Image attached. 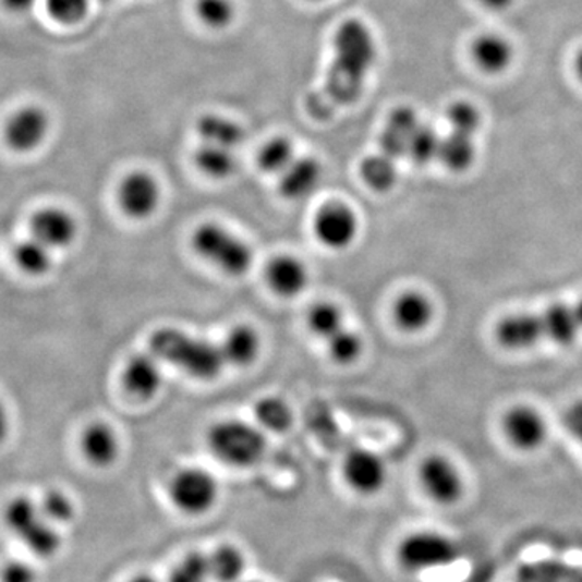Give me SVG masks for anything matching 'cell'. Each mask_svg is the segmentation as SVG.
I'll return each mask as SVG.
<instances>
[{
  "instance_id": "6da1fadb",
  "label": "cell",
  "mask_w": 582,
  "mask_h": 582,
  "mask_svg": "<svg viewBox=\"0 0 582 582\" xmlns=\"http://www.w3.org/2000/svg\"><path fill=\"white\" fill-rule=\"evenodd\" d=\"M376 60L377 41L369 25L356 16L341 22L334 35L332 60L323 86L307 97V113L323 122L356 102Z\"/></svg>"
},
{
  "instance_id": "7a4b0ae2",
  "label": "cell",
  "mask_w": 582,
  "mask_h": 582,
  "mask_svg": "<svg viewBox=\"0 0 582 582\" xmlns=\"http://www.w3.org/2000/svg\"><path fill=\"white\" fill-rule=\"evenodd\" d=\"M582 332V298L574 304H555L538 314L505 317L495 329L507 350H524L541 341L571 344Z\"/></svg>"
},
{
  "instance_id": "3957f363",
  "label": "cell",
  "mask_w": 582,
  "mask_h": 582,
  "mask_svg": "<svg viewBox=\"0 0 582 582\" xmlns=\"http://www.w3.org/2000/svg\"><path fill=\"white\" fill-rule=\"evenodd\" d=\"M149 350L156 360L167 361L199 380L219 377L226 366L222 350L210 341L196 339L173 327L156 330L149 339Z\"/></svg>"
},
{
  "instance_id": "277c9868",
  "label": "cell",
  "mask_w": 582,
  "mask_h": 582,
  "mask_svg": "<svg viewBox=\"0 0 582 582\" xmlns=\"http://www.w3.org/2000/svg\"><path fill=\"white\" fill-rule=\"evenodd\" d=\"M2 521L5 530L36 560H52L63 550V531L45 518L39 510L38 498L32 495L10 498L3 507Z\"/></svg>"
},
{
  "instance_id": "5b68a950",
  "label": "cell",
  "mask_w": 582,
  "mask_h": 582,
  "mask_svg": "<svg viewBox=\"0 0 582 582\" xmlns=\"http://www.w3.org/2000/svg\"><path fill=\"white\" fill-rule=\"evenodd\" d=\"M210 451L217 460L232 468H251L263 460L267 450L264 434L242 421H222L207 436Z\"/></svg>"
},
{
  "instance_id": "8992f818",
  "label": "cell",
  "mask_w": 582,
  "mask_h": 582,
  "mask_svg": "<svg viewBox=\"0 0 582 582\" xmlns=\"http://www.w3.org/2000/svg\"><path fill=\"white\" fill-rule=\"evenodd\" d=\"M193 247L207 263L230 277H242L253 266V251L235 233L217 223H203L193 233Z\"/></svg>"
},
{
  "instance_id": "52a82bcc",
  "label": "cell",
  "mask_w": 582,
  "mask_h": 582,
  "mask_svg": "<svg viewBox=\"0 0 582 582\" xmlns=\"http://www.w3.org/2000/svg\"><path fill=\"white\" fill-rule=\"evenodd\" d=\"M397 558L408 573H424L457 563L461 558V548L445 534L420 531L400 542Z\"/></svg>"
},
{
  "instance_id": "ba28073f",
  "label": "cell",
  "mask_w": 582,
  "mask_h": 582,
  "mask_svg": "<svg viewBox=\"0 0 582 582\" xmlns=\"http://www.w3.org/2000/svg\"><path fill=\"white\" fill-rule=\"evenodd\" d=\"M169 497L173 507L186 517H203L217 504L219 484L207 471L186 468L170 481Z\"/></svg>"
},
{
  "instance_id": "9c48e42d",
  "label": "cell",
  "mask_w": 582,
  "mask_h": 582,
  "mask_svg": "<svg viewBox=\"0 0 582 582\" xmlns=\"http://www.w3.org/2000/svg\"><path fill=\"white\" fill-rule=\"evenodd\" d=\"M29 235L52 251L65 250L78 237V222L65 207L45 206L29 219Z\"/></svg>"
},
{
  "instance_id": "30bf717a",
  "label": "cell",
  "mask_w": 582,
  "mask_h": 582,
  "mask_svg": "<svg viewBox=\"0 0 582 582\" xmlns=\"http://www.w3.org/2000/svg\"><path fill=\"white\" fill-rule=\"evenodd\" d=\"M356 214L343 203H329L320 207L314 219V233L317 240L329 250H347L356 240Z\"/></svg>"
},
{
  "instance_id": "8fae6325",
  "label": "cell",
  "mask_w": 582,
  "mask_h": 582,
  "mask_svg": "<svg viewBox=\"0 0 582 582\" xmlns=\"http://www.w3.org/2000/svg\"><path fill=\"white\" fill-rule=\"evenodd\" d=\"M117 199L126 217L133 220H145L159 207V182L146 170H135L120 183Z\"/></svg>"
},
{
  "instance_id": "7c38bea8",
  "label": "cell",
  "mask_w": 582,
  "mask_h": 582,
  "mask_svg": "<svg viewBox=\"0 0 582 582\" xmlns=\"http://www.w3.org/2000/svg\"><path fill=\"white\" fill-rule=\"evenodd\" d=\"M49 133V117L39 107L16 110L3 130L7 146L15 153H32L45 143Z\"/></svg>"
},
{
  "instance_id": "4fadbf2b",
  "label": "cell",
  "mask_w": 582,
  "mask_h": 582,
  "mask_svg": "<svg viewBox=\"0 0 582 582\" xmlns=\"http://www.w3.org/2000/svg\"><path fill=\"white\" fill-rule=\"evenodd\" d=\"M420 481L424 492L440 505H453L463 495L460 471L448 458L433 454L421 464Z\"/></svg>"
},
{
  "instance_id": "5bb4252c",
  "label": "cell",
  "mask_w": 582,
  "mask_h": 582,
  "mask_svg": "<svg viewBox=\"0 0 582 582\" xmlns=\"http://www.w3.org/2000/svg\"><path fill=\"white\" fill-rule=\"evenodd\" d=\"M343 477L356 494L374 495L387 483L386 463L374 451L357 448L344 458Z\"/></svg>"
},
{
  "instance_id": "9a60e30c",
  "label": "cell",
  "mask_w": 582,
  "mask_h": 582,
  "mask_svg": "<svg viewBox=\"0 0 582 582\" xmlns=\"http://www.w3.org/2000/svg\"><path fill=\"white\" fill-rule=\"evenodd\" d=\"M420 117L410 106H400L391 110L386 126L379 138L380 154L397 162L400 157L408 156L411 136L420 126Z\"/></svg>"
},
{
  "instance_id": "2e32d148",
  "label": "cell",
  "mask_w": 582,
  "mask_h": 582,
  "mask_svg": "<svg viewBox=\"0 0 582 582\" xmlns=\"http://www.w3.org/2000/svg\"><path fill=\"white\" fill-rule=\"evenodd\" d=\"M80 450L88 464L97 470H106L119 460L120 438L109 424L96 421L83 431Z\"/></svg>"
},
{
  "instance_id": "e0dca14e",
  "label": "cell",
  "mask_w": 582,
  "mask_h": 582,
  "mask_svg": "<svg viewBox=\"0 0 582 582\" xmlns=\"http://www.w3.org/2000/svg\"><path fill=\"white\" fill-rule=\"evenodd\" d=\"M504 431L508 440L524 451L541 447L547 437L544 417L530 407H514L508 411L504 420Z\"/></svg>"
},
{
  "instance_id": "ac0fdd59",
  "label": "cell",
  "mask_w": 582,
  "mask_h": 582,
  "mask_svg": "<svg viewBox=\"0 0 582 582\" xmlns=\"http://www.w3.org/2000/svg\"><path fill=\"white\" fill-rule=\"evenodd\" d=\"M122 383L136 400H153L162 386V373L153 354H135L123 367Z\"/></svg>"
},
{
  "instance_id": "d6986e66",
  "label": "cell",
  "mask_w": 582,
  "mask_h": 582,
  "mask_svg": "<svg viewBox=\"0 0 582 582\" xmlns=\"http://www.w3.org/2000/svg\"><path fill=\"white\" fill-rule=\"evenodd\" d=\"M266 279L270 290L283 298L303 293L310 280L306 266L293 256H277L267 264Z\"/></svg>"
},
{
  "instance_id": "ffe728a7",
  "label": "cell",
  "mask_w": 582,
  "mask_h": 582,
  "mask_svg": "<svg viewBox=\"0 0 582 582\" xmlns=\"http://www.w3.org/2000/svg\"><path fill=\"white\" fill-rule=\"evenodd\" d=\"M323 177V167L314 157H298L280 175L279 189L287 199H304L316 192Z\"/></svg>"
},
{
  "instance_id": "44dd1931",
  "label": "cell",
  "mask_w": 582,
  "mask_h": 582,
  "mask_svg": "<svg viewBox=\"0 0 582 582\" xmlns=\"http://www.w3.org/2000/svg\"><path fill=\"white\" fill-rule=\"evenodd\" d=\"M433 317V303L420 291H407L395 301L393 319L403 332H421L429 326Z\"/></svg>"
},
{
  "instance_id": "7402d4cb",
  "label": "cell",
  "mask_w": 582,
  "mask_h": 582,
  "mask_svg": "<svg viewBox=\"0 0 582 582\" xmlns=\"http://www.w3.org/2000/svg\"><path fill=\"white\" fill-rule=\"evenodd\" d=\"M197 135L201 142L207 145L227 147L235 150L242 146L244 130L235 120L219 113H206L196 123Z\"/></svg>"
},
{
  "instance_id": "603a6c76",
  "label": "cell",
  "mask_w": 582,
  "mask_h": 582,
  "mask_svg": "<svg viewBox=\"0 0 582 582\" xmlns=\"http://www.w3.org/2000/svg\"><path fill=\"white\" fill-rule=\"evenodd\" d=\"M474 62L485 73L497 75L505 72L513 59V48L507 39L498 35H483L474 41L473 48Z\"/></svg>"
},
{
  "instance_id": "cb8c5ba5",
  "label": "cell",
  "mask_w": 582,
  "mask_h": 582,
  "mask_svg": "<svg viewBox=\"0 0 582 582\" xmlns=\"http://www.w3.org/2000/svg\"><path fill=\"white\" fill-rule=\"evenodd\" d=\"M220 350H222L226 364L246 367L259 356L260 339L253 327L239 326L230 330Z\"/></svg>"
},
{
  "instance_id": "d4e9b609",
  "label": "cell",
  "mask_w": 582,
  "mask_h": 582,
  "mask_svg": "<svg viewBox=\"0 0 582 582\" xmlns=\"http://www.w3.org/2000/svg\"><path fill=\"white\" fill-rule=\"evenodd\" d=\"M12 256L16 267L29 277L48 276L53 267V251L33 237L16 243Z\"/></svg>"
},
{
  "instance_id": "484cf974",
  "label": "cell",
  "mask_w": 582,
  "mask_h": 582,
  "mask_svg": "<svg viewBox=\"0 0 582 582\" xmlns=\"http://www.w3.org/2000/svg\"><path fill=\"white\" fill-rule=\"evenodd\" d=\"M194 163L204 175L214 180L229 179L239 167V160H237L232 149L207 145V143H201V146L197 147L196 153H194Z\"/></svg>"
},
{
  "instance_id": "4316f807",
  "label": "cell",
  "mask_w": 582,
  "mask_h": 582,
  "mask_svg": "<svg viewBox=\"0 0 582 582\" xmlns=\"http://www.w3.org/2000/svg\"><path fill=\"white\" fill-rule=\"evenodd\" d=\"M209 558L210 581L239 582L246 570V557L237 545L222 544L207 555Z\"/></svg>"
},
{
  "instance_id": "83f0119b",
  "label": "cell",
  "mask_w": 582,
  "mask_h": 582,
  "mask_svg": "<svg viewBox=\"0 0 582 582\" xmlns=\"http://www.w3.org/2000/svg\"><path fill=\"white\" fill-rule=\"evenodd\" d=\"M39 510L53 526L65 530L78 517V507L69 492L59 487H50L38 497Z\"/></svg>"
},
{
  "instance_id": "f1b7e54d",
  "label": "cell",
  "mask_w": 582,
  "mask_h": 582,
  "mask_svg": "<svg viewBox=\"0 0 582 582\" xmlns=\"http://www.w3.org/2000/svg\"><path fill=\"white\" fill-rule=\"evenodd\" d=\"M474 157H476V149H474L473 136L451 132L450 135L441 138L438 159L451 172H464L470 169Z\"/></svg>"
},
{
  "instance_id": "f546056e",
  "label": "cell",
  "mask_w": 582,
  "mask_h": 582,
  "mask_svg": "<svg viewBox=\"0 0 582 582\" xmlns=\"http://www.w3.org/2000/svg\"><path fill=\"white\" fill-rule=\"evenodd\" d=\"M521 582H582V568L563 561L542 560L526 565L520 571Z\"/></svg>"
},
{
  "instance_id": "4dcf8cb0",
  "label": "cell",
  "mask_w": 582,
  "mask_h": 582,
  "mask_svg": "<svg viewBox=\"0 0 582 582\" xmlns=\"http://www.w3.org/2000/svg\"><path fill=\"white\" fill-rule=\"evenodd\" d=\"M360 175L371 190L386 193L397 183V166L384 154H374L361 162Z\"/></svg>"
},
{
  "instance_id": "1f68e13d",
  "label": "cell",
  "mask_w": 582,
  "mask_h": 582,
  "mask_svg": "<svg viewBox=\"0 0 582 582\" xmlns=\"http://www.w3.org/2000/svg\"><path fill=\"white\" fill-rule=\"evenodd\" d=\"M294 146L287 136H276L269 140L259 153H257V167L263 172L272 173V175H282L293 163Z\"/></svg>"
},
{
  "instance_id": "d6a6232c",
  "label": "cell",
  "mask_w": 582,
  "mask_h": 582,
  "mask_svg": "<svg viewBox=\"0 0 582 582\" xmlns=\"http://www.w3.org/2000/svg\"><path fill=\"white\" fill-rule=\"evenodd\" d=\"M254 416L263 429L276 434L289 431L291 421H293L289 404L277 397H267L257 401L256 407H254Z\"/></svg>"
},
{
  "instance_id": "836d02e7",
  "label": "cell",
  "mask_w": 582,
  "mask_h": 582,
  "mask_svg": "<svg viewBox=\"0 0 582 582\" xmlns=\"http://www.w3.org/2000/svg\"><path fill=\"white\" fill-rule=\"evenodd\" d=\"M307 326L314 336L329 340L343 329V314L336 304L323 301L311 307L307 313Z\"/></svg>"
},
{
  "instance_id": "e575fe53",
  "label": "cell",
  "mask_w": 582,
  "mask_h": 582,
  "mask_svg": "<svg viewBox=\"0 0 582 582\" xmlns=\"http://www.w3.org/2000/svg\"><path fill=\"white\" fill-rule=\"evenodd\" d=\"M194 12L197 20L209 29H226L237 16L233 0H196Z\"/></svg>"
},
{
  "instance_id": "d590c367",
  "label": "cell",
  "mask_w": 582,
  "mask_h": 582,
  "mask_svg": "<svg viewBox=\"0 0 582 582\" xmlns=\"http://www.w3.org/2000/svg\"><path fill=\"white\" fill-rule=\"evenodd\" d=\"M441 138L438 136L436 129L426 123H420L414 135L411 136L410 147H408V156L417 166H426L438 159V150H440Z\"/></svg>"
},
{
  "instance_id": "8d00e7d4",
  "label": "cell",
  "mask_w": 582,
  "mask_h": 582,
  "mask_svg": "<svg viewBox=\"0 0 582 582\" xmlns=\"http://www.w3.org/2000/svg\"><path fill=\"white\" fill-rule=\"evenodd\" d=\"M209 558L203 551H190L173 567L169 582H209Z\"/></svg>"
},
{
  "instance_id": "74e56055",
  "label": "cell",
  "mask_w": 582,
  "mask_h": 582,
  "mask_svg": "<svg viewBox=\"0 0 582 582\" xmlns=\"http://www.w3.org/2000/svg\"><path fill=\"white\" fill-rule=\"evenodd\" d=\"M447 120L451 132L461 133V135L473 136L481 126L480 110L466 100L451 104L447 110Z\"/></svg>"
},
{
  "instance_id": "f35d334b",
  "label": "cell",
  "mask_w": 582,
  "mask_h": 582,
  "mask_svg": "<svg viewBox=\"0 0 582 582\" xmlns=\"http://www.w3.org/2000/svg\"><path fill=\"white\" fill-rule=\"evenodd\" d=\"M329 354L336 363L351 364L363 353V340L351 330L341 329L336 336L330 337Z\"/></svg>"
},
{
  "instance_id": "ab89813d",
  "label": "cell",
  "mask_w": 582,
  "mask_h": 582,
  "mask_svg": "<svg viewBox=\"0 0 582 582\" xmlns=\"http://www.w3.org/2000/svg\"><path fill=\"white\" fill-rule=\"evenodd\" d=\"M50 19L63 25H75L85 19L89 0H46Z\"/></svg>"
},
{
  "instance_id": "60d3db41",
  "label": "cell",
  "mask_w": 582,
  "mask_h": 582,
  "mask_svg": "<svg viewBox=\"0 0 582 582\" xmlns=\"http://www.w3.org/2000/svg\"><path fill=\"white\" fill-rule=\"evenodd\" d=\"M0 582H39V571L26 558H12L0 565Z\"/></svg>"
},
{
  "instance_id": "b9f144b4",
  "label": "cell",
  "mask_w": 582,
  "mask_h": 582,
  "mask_svg": "<svg viewBox=\"0 0 582 582\" xmlns=\"http://www.w3.org/2000/svg\"><path fill=\"white\" fill-rule=\"evenodd\" d=\"M565 426L582 445V400L571 404L570 410L565 414Z\"/></svg>"
},
{
  "instance_id": "7bdbcfd3",
  "label": "cell",
  "mask_w": 582,
  "mask_h": 582,
  "mask_svg": "<svg viewBox=\"0 0 582 582\" xmlns=\"http://www.w3.org/2000/svg\"><path fill=\"white\" fill-rule=\"evenodd\" d=\"M10 429H12V421H10L9 408L3 403L0 398V447L5 444L7 438L10 436Z\"/></svg>"
},
{
  "instance_id": "ee69618b",
  "label": "cell",
  "mask_w": 582,
  "mask_h": 582,
  "mask_svg": "<svg viewBox=\"0 0 582 582\" xmlns=\"http://www.w3.org/2000/svg\"><path fill=\"white\" fill-rule=\"evenodd\" d=\"M38 0H2L3 7H5L9 12L13 13H25L28 10H32L35 7V3Z\"/></svg>"
},
{
  "instance_id": "f6af8a7d",
  "label": "cell",
  "mask_w": 582,
  "mask_h": 582,
  "mask_svg": "<svg viewBox=\"0 0 582 582\" xmlns=\"http://www.w3.org/2000/svg\"><path fill=\"white\" fill-rule=\"evenodd\" d=\"M477 2L483 3L485 9L498 12V10L508 9L513 3V0H477Z\"/></svg>"
},
{
  "instance_id": "bcb514c9",
  "label": "cell",
  "mask_w": 582,
  "mask_h": 582,
  "mask_svg": "<svg viewBox=\"0 0 582 582\" xmlns=\"http://www.w3.org/2000/svg\"><path fill=\"white\" fill-rule=\"evenodd\" d=\"M126 582H159L157 578L150 577V574L147 573H138L135 574V577L130 578Z\"/></svg>"
},
{
  "instance_id": "7dc6e473",
  "label": "cell",
  "mask_w": 582,
  "mask_h": 582,
  "mask_svg": "<svg viewBox=\"0 0 582 582\" xmlns=\"http://www.w3.org/2000/svg\"><path fill=\"white\" fill-rule=\"evenodd\" d=\"M574 69H577L578 76L582 82V49L578 52L577 60H574Z\"/></svg>"
},
{
  "instance_id": "c3c4849f",
  "label": "cell",
  "mask_w": 582,
  "mask_h": 582,
  "mask_svg": "<svg viewBox=\"0 0 582 582\" xmlns=\"http://www.w3.org/2000/svg\"><path fill=\"white\" fill-rule=\"evenodd\" d=\"M313 2H323V0H313Z\"/></svg>"
},
{
  "instance_id": "681fc988",
  "label": "cell",
  "mask_w": 582,
  "mask_h": 582,
  "mask_svg": "<svg viewBox=\"0 0 582 582\" xmlns=\"http://www.w3.org/2000/svg\"><path fill=\"white\" fill-rule=\"evenodd\" d=\"M100 2H110V0H100Z\"/></svg>"
},
{
  "instance_id": "f907efd6",
  "label": "cell",
  "mask_w": 582,
  "mask_h": 582,
  "mask_svg": "<svg viewBox=\"0 0 582 582\" xmlns=\"http://www.w3.org/2000/svg\"><path fill=\"white\" fill-rule=\"evenodd\" d=\"M253 582H256V581H253Z\"/></svg>"
}]
</instances>
